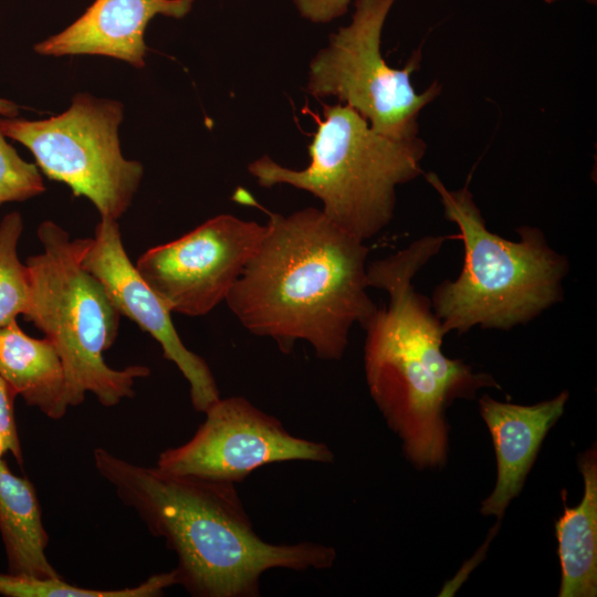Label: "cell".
Instances as JSON below:
<instances>
[{
    "label": "cell",
    "instance_id": "cell-22",
    "mask_svg": "<svg viewBox=\"0 0 597 597\" xmlns=\"http://www.w3.org/2000/svg\"><path fill=\"white\" fill-rule=\"evenodd\" d=\"M19 113V106L9 100L0 97V116L15 117Z\"/></svg>",
    "mask_w": 597,
    "mask_h": 597
},
{
    "label": "cell",
    "instance_id": "cell-11",
    "mask_svg": "<svg viewBox=\"0 0 597 597\" xmlns=\"http://www.w3.org/2000/svg\"><path fill=\"white\" fill-rule=\"evenodd\" d=\"M82 264L101 281L118 313L159 343L164 357L188 381L193 409L205 412L220 398L214 376L206 360L185 346L171 321L172 312L128 258L118 220L101 218Z\"/></svg>",
    "mask_w": 597,
    "mask_h": 597
},
{
    "label": "cell",
    "instance_id": "cell-1",
    "mask_svg": "<svg viewBox=\"0 0 597 597\" xmlns=\"http://www.w3.org/2000/svg\"><path fill=\"white\" fill-rule=\"evenodd\" d=\"M365 241L322 211L270 213L263 238L224 302L251 334L290 354L296 342L339 360L354 325L367 326L378 306L369 296Z\"/></svg>",
    "mask_w": 597,
    "mask_h": 597
},
{
    "label": "cell",
    "instance_id": "cell-18",
    "mask_svg": "<svg viewBox=\"0 0 597 597\" xmlns=\"http://www.w3.org/2000/svg\"><path fill=\"white\" fill-rule=\"evenodd\" d=\"M23 229V218L17 211L0 221V327L24 315L29 304V270L18 255Z\"/></svg>",
    "mask_w": 597,
    "mask_h": 597
},
{
    "label": "cell",
    "instance_id": "cell-10",
    "mask_svg": "<svg viewBox=\"0 0 597 597\" xmlns=\"http://www.w3.org/2000/svg\"><path fill=\"white\" fill-rule=\"evenodd\" d=\"M264 232L265 224L219 214L150 248L135 266L172 313L203 316L224 302Z\"/></svg>",
    "mask_w": 597,
    "mask_h": 597
},
{
    "label": "cell",
    "instance_id": "cell-23",
    "mask_svg": "<svg viewBox=\"0 0 597 597\" xmlns=\"http://www.w3.org/2000/svg\"><path fill=\"white\" fill-rule=\"evenodd\" d=\"M554 1H557V0H545L546 3H552ZM586 1H588L589 3H593V4H595L597 2V0H586Z\"/></svg>",
    "mask_w": 597,
    "mask_h": 597
},
{
    "label": "cell",
    "instance_id": "cell-8",
    "mask_svg": "<svg viewBox=\"0 0 597 597\" xmlns=\"http://www.w3.org/2000/svg\"><path fill=\"white\" fill-rule=\"evenodd\" d=\"M395 1L356 0L350 23L331 34L327 46L311 60L306 92L316 98L336 97L384 136L413 139L420 111L441 87L432 83L417 93L412 86L410 76L419 66V50L401 70L383 57V28Z\"/></svg>",
    "mask_w": 597,
    "mask_h": 597
},
{
    "label": "cell",
    "instance_id": "cell-5",
    "mask_svg": "<svg viewBox=\"0 0 597 597\" xmlns=\"http://www.w3.org/2000/svg\"><path fill=\"white\" fill-rule=\"evenodd\" d=\"M323 115L315 117L306 168H287L263 155L248 170L261 187L290 185L311 192L329 220L366 241L392 220L397 187L422 174L426 143L384 136L342 103L324 105Z\"/></svg>",
    "mask_w": 597,
    "mask_h": 597
},
{
    "label": "cell",
    "instance_id": "cell-7",
    "mask_svg": "<svg viewBox=\"0 0 597 597\" xmlns=\"http://www.w3.org/2000/svg\"><path fill=\"white\" fill-rule=\"evenodd\" d=\"M123 104L88 93L73 96L70 107L45 119L1 117V128L33 155L38 168L88 199L101 218L118 220L130 207L144 167L121 149Z\"/></svg>",
    "mask_w": 597,
    "mask_h": 597
},
{
    "label": "cell",
    "instance_id": "cell-15",
    "mask_svg": "<svg viewBox=\"0 0 597 597\" xmlns=\"http://www.w3.org/2000/svg\"><path fill=\"white\" fill-rule=\"evenodd\" d=\"M0 535L8 572L61 577L45 553L49 535L33 483L14 474L0 458Z\"/></svg>",
    "mask_w": 597,
    "mask_h": 597
},
{
    "label": "cell",
    "instance_id": "cell-17",
    "mask_svg": "<svg viewBox=\"0 0 597 597\" xmlns=\"http://www.w3.org/2000/svg\"><path fill=\"white\" fill-rule=\"evenodd\" d=\"M178 585L174 569L148 577L145 582L119 589L80 587L62 577H38L11 573L0 574V595L6 597H157Z\"/></svg>",
    "mask_w": 597,
    "mask_h": 597
},
{
    "label": "cell",
    "instance_id": "cell-2",
    "mask_svg": "<svg viewBox=\"0 0 597 597\" xmlns=\"http://www.w3.org/2000/svg\"><path fill=\"white\" fill-rule=\"evenodd\" d=\"M98 474L177 557L178 585L195 597H256L270 569H328L336 549L314 542L274 544L260 537L234 483L132 463L93 451Z\"/></svg>",
    "mask_w": 597,
    "mask_h": 597
},
{
    "label": "cell",
    "instance_id": "cell-13",
    "mask_svg": "<svg viewBox=\"0 0 597 597\" xmlns=\"http://www.w3.org/2000/svg\"><path fill=\"white\" fill-rule=\"evenodd\" d=\"M567 400V390L531 406L500 402L489 395L479 399L498 462L496 484L482 503V514L502 519L512 499L521 492L545 436L563 415Z\"/></svg>",
    "mask_w": 597,
    "mask_h": 597
},
{
    "label": "cell",
    "instance_id": "cell-21",
    "mask_svg": "<svg viewBox=\"0 0 597 597\" xmlns=\"http://www.w3.org/2000/svg\"><path fill=\"white\" fill-rule=\"evenodd\" d=\"M352 0H293L300 14L313 23H328L344 15Z\"/></svg>",
    "mask_w": 597,
    "mask_h": 597
},
{
    "label": "cell",
    "instance_id": "cell-14",
    "mask_svg": "<svg viewBox=\"0 0 597 597\" xmlns=\"http://www.w3.org/2000/svg\"><path fill=\"white\" fill-rule=\"evenodd\" d=\"M0 377L15 396L50 419L69 409L62 358L46 337L29 336L17 320L0 327Z\"/></svg>",
    "mask_w": 597,
    "mask_h": 597
},
{
    "label": "cell",
    "instance_id": "cell-20",
    "mask_svg": "<svg viewBox=\"0 0 597 597\" xmlns=\"http://www.w3.org/2000/svg\"><path fill=\"white\" fill-rule=\"evenodd\" d=\"M14 392L0 377V458L11 454L19 465H23V451L14 417Z\"/></svg>",
    "mask_w": 597,
    "mask_h": 597
},
{
    "label": "cell",
    "instance_id": "cell-9",
    "mask_svg": "<svg viewBox=\"0 0 597 597\" xmlns=\"http://www.w3.org/2000/svg\"><path fill=\"white\" fill-rule=\"evenodd\" d=\"M203 413L205 421L187 442L160 452L158 468L237 484L271 463L334 461L326 443L293 436L243 397H220Z\"/></svg>",
    "mask_w": 597,
    "mask_h": 597
},
{
    "label": "cell",
    "instance_id": "cell-19",
    "mask_svg": "<svg viewBox=\"0 0 597 597\" xmlns=\"http://www.w3.org/2000/svg\"><path fill=\"white\" fill-rule=\"evenodd\" d=\"M45 190L40 169L24 160L7 140L0 117V206L22 202Z\"/></svg>",
    "mask_w": 597,
    "mask_h": 597
},
{
    "label": "cell",
    "instance_id": "cell-4",
    "mask_svg": "<svg viewBox=\"0 0 597 597\" xmlns=\"http://www.w3.org/2000/svg\"><path fill=\"white\" fill-rule=\"evenodd\" d=\"M444 217L457 224L464 260L457 279L439 283L431 295L446 335L479 326L507 331L540 316L563 300L569 262L542 230L520 227L517 241L491 232L468 185L450 190L436 172H426Z\"/></svg>",
    "mask_w": 597,
    "mask_h": 597
},
{
    "label": "cell",
    "instance_id": "cell-6",
    "mask_svg": "<svg viewBox=\"0 0 597 597\" xmlns=\"http://www.w3.org/2000/svg\"><path fill=\"white\" fill-rule=\"evenodd\" d=\"M42 252L31 255L30 296L24 313L56 347L65 370L70 407L93 394L105 407H114L135 395V381L150 369L133 365L108 366L104 353L115 343L121 314L101 281L82 264L90 238L71 239L51 220L36 230Z\"/></svg>",
    "mask_w": 597,
    "mask_h": 597
},
{
    "label": "cell",
    "instance_id": "cell-3",
    "mask_svg": "<svg viewBox=\"0 0 597 597\" xmlns=\"http://www.w3.org/2000/svg\"><path fill=\"white\" fill-rule=\"evenodd\" d=\"M447 240L426 235L367 264V283L388 294L364 328V366L370 396L418 468L441 465L447 454L444 409L500 385L442 352L446 335L429 297L412 285L416 274Z\"/></svg>",
    "mask_w": 597,
    "mask_h": 597
},
{
    "label": "cell",
    "instance_id": "cell-16",
    "mask_svg": "<svg viewBox=\"0 0 597 597\" xmlns=\"http://www.w3.org/2000/svg\"><path fill=\"white\" fill-rule=\"evenodd\" d=\"M584 495L575 507L564 500V513L555 524L562 568L559 597H595L597 593V452L578 460Z\"/></svg>",
    "mask_w": 597,
    "mask_h": 597
},
{
    "label": "cell",
    "instance_id": "cell-12",
    "mask_svg": "<svg viewBox=\"0 0 597 597\" xmlns=\"http://www.w3.org/2000/svg\"><path fill=\"white\" fill-rule=\"evenodd\" d=\"M196 0H95L85 12L61 32L36 43L41 55H103L145 66V31L158 15L180 19Z\"/></svg>",
    "mask_w": 597,
    "mask_h": 597
}]
</instances>
